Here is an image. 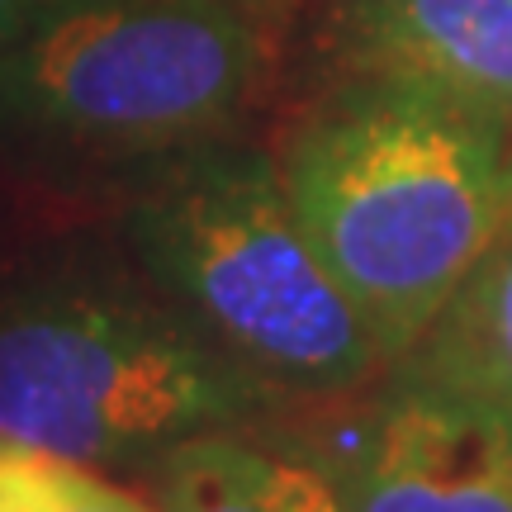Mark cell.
Here are the masks:
<instances>
[{
  "label": "cell",
  "instance_id": "11",
  "mask_svg": "<svg viewBox=\"0 0 512 512\" xmlns=\"http://www.w3.org/2000/svg\"><path fill=\"white\" fill-rule=\"evenodd\" d=\"M508 214H512V143H508Z\"/></svg>",
  "mask_w": 512,
  "mask_h": 512
},
{
  "label": "cell",
  "instance_id": "10",
  "mask_svg": "<svg viewBox=\"0 0 512 512\" xmlns=\"http://www.w3.org/2000/svg\"><path fill=\"white\" fill-rule=\"evenodd\" d=\"M62 5H72V0H0V53L19 43L29 29H38L48 15H57Z\"/></svg>",
  "mask_w": 512,
  "mask_h": 512
},
{
  "label": "cell",
  "instance_id": "3",
  "mask_svg": "<svg viewBox=\"0 0 512 512\" xmlns=\"http://www.w3.org/2000/svg\"><path fill=\"white\" fill-rule=\"evenodd\" d=\"M119 228L138 271L280 399L337 403L389 375L294 219L275 152L219 138L143 162Z\"/></svg>",
  "mask_w": 512,
  "mask_h": 512
},
{
  "label": "cell",
  "instance_id": "6",
  "mask_svg": "<svg viewBox=\"0 0 512 512\" xmlns=\"http://www.w3.org/2000/svg\"><path fill=\"white\" fill-rule=\"evenodd\" d=\"M323 81H384L512 138V0H323Z\"/></svg>",
  "mask_w": 512,
  "mask_h": 512
},
{
  "label": "cell",
  "instance_id": "1",
  "mask_svg": "<svg viewBox=\"0 0 512 512\" xmlns=\"http://www.w3.org/2000/svg\"><path fill=\"white\" fill-rule=\"evenodd\" d=\"M508 133L384 81H323L275 166L389 366L413 356L508 219Z\"/></svg>",
  "mask_w": 512,
  "mask_h": 512
},
{
  "label": "cell",
  "instance_id": "8",
  "mask_svg": "<svg viewBox=\"0 0 512 512\" xmlns=\"http://www.w3.org/2000/svg\"><path fill=\"white\" fill-rule=\"evenodd\" d=\"M399 366L470 389L512 413V214L446 313Z\"/></svg>",
  "mask_w": 512,
  "mask_h": 512
},
{
  "label": "cell",
  "instance_id": "9",
  "mask_svg": "<svg viewBox=\"0 0 512 512\" xmlns=\"http://www.w3.org/2000/svg\"><path fill=\"white\" fill-rule=\"evenodd\" d=\"M57 512H162L157 503H147L143 494H133V489H124V484H114V479H105L100 470H76L72 489H67V498L57 503Z\"/></svg>",
  "mask_w": 512,
  "mask_h": 512
},
{
  "label": "cell",
  "instance_id": "2",
  "mask_svg": "<svg viewBox=\"0 0 512 512\" xmlns=\"http://www.w3.org/2000/svg\"><path fill=\"white\" fill-rule=\"evenodd\" d=\"M138 261L57 247L0 275V441L152 470L204 432H256L285 408Z\"/></svg>",
  "mask_w": 512,
  "mask_h": 512
},
{
  "label": "cell",
  "instance_id": "4",
  "mask_svg": "<svg viewBox=\"0 0 512 512\" xmlns=\"http://www.w3.org/2000/svg\"><path fill=\"white\" fill-rule=\"evenodd\" d=\"M280 34L285 0H72L0 53V157L124 166L233 138Z\"/></svg>",
  "mask_w": 512,
  "mask_h": 512
},
{
  "label": "cell",
  "instance_id": "5",
  "mask_svg": "<svg viewBox=\"0 0 512 512\" xmlns=\"http://www.w3.org/2000/svg\"><path fill=\"white\" fill-rule=\"evenodd\" d=\"M318 465L342 484L351 512H512V413L389 366L347 451Z\"/></svg>",
  "mask_w": 512,
  "mask_h": 512
},
{
  "label": "cell",
  "instance_id": "7",
  "mask_svg": "<svg viewBox=\"0 0 512 512\" xmlns=\"http://www.w3.org/2000/svg\"><path fill=\"white\" fill-rule=\"evenodd\" d=\"M162 512H351L342 484L299 451H275L252 432H204L152 465Z\"/></svg>",
  "mask_w": 512,
  "mask_h": 512
}]
</instances>
